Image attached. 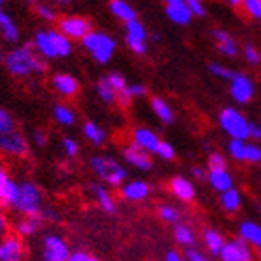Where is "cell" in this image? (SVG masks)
I'll return each instance as SVG.
<instances>
[{"label":"cell","instance_id":"6da1fadb","mask_svg":"<svg viewBox=\"0 0 261 261\" xmlns=\"http://www.w3.org/2000/svg\"><path fill=\"white\" fill-rule=\"evenodd\" d=\"M4 65L8 73L13 76H32V75H43L47 65L43 62V56H39L36 49L30 47H15L10 53L4 55Z\"/></svg>","mask_w":261,"mask_h":261},{"label":"cell","instance_id":"7a4b0ae2","mask_svg":"<svg viewBox=\"0 0 261 261\" xmlns=\"http://www.w3.org/2000/svg\"><path fill=\"white\" fill-rule=\"evenodd\" d=\"M81 43L99 64H109L116 53V39L109 34L99 32V30H90L81 39Z\"/></svg>","mask_w":261,"mask_h":261},{"label":"cell","instance_id":"3957f363","mask_svg":"<svg viewBox=\"0 0 261 261\" xmlns=\"http://www.w3.org/2000/svg\"><path fill=\"white\" fill-rule=\"evenodd\" d=\"M19 215L30 217V215H41L43 211V192L34 181H21V192L13 205Z\"/></svg>","mask_w":261,"mask_h":261},{"label":"cell","instance_id":"277c9868","mask_svg":"<svg viewBox=\"0 0 261 261\" xmlns=\"http://www.w3.org/2000/svg\"><path fill=\"white\" fill-rule=\"evenodd\" d=\"M90 166H92V170L95 172L99 179L105 181L110 187H121L123 181L127 179V170L118 161L110 157L95 155V157L90 159Z\"/></svg>","mask_w":261,"mask_h":261},{"label":"cell","instance_id":"5b68a950","mask_svg":"<svg viewBox=\"0 0 261 261\" xmlns=\"http://www.w3.org/2000/svg\"><path fill=\"white\" fill-rule=\"evenodd\" d=\"M218 123L229 138H239V140L250 138V121L237 109H229V107L222 109V112L218 114Z\"/></svg>","mask_w":261,"mask_h":261},{"label":"cell","instance_id":"8992f818","mask_svg":"<svg viewBox=\"0 0 261 261\" xmlns=\"http://www.w3.org/2000/svg\"><path fill=\"white\" fill-rule=\"evenodd\" d=\"M0 153L13 159H22L28 155V140L21 130L10 129L0 133Z\"/></svg>","mask_w":261,"mask_h":261},{"label":"cell","instance_id":"52a82bcc","mask_svg":"<svg viewBox=\"0 0 261 261\" xmlns=\"http://www.w3.org/2000/svg\"><path fill=\"white\" fill-rule=\"evenodd\" d=\"M147 30L138 19L125 22V43L135 55H146L147 53Z\"/></svg>","mask_w":261,"mask_h":261},{"label":"cell","instance_id":"ba28073f","mask_svg":"<svg viewBox=\"0 0 261 261\" xmlns=\"http://www.w3.org/2000/svg\"><path fill=\"white\" fill-rule=\"evenodd\" d=\"M69 246L60 235H45L41 246V257L45 261H69Z\"/></svg>","mask_w":261,"mask_h":261},{"label":"cell","instance_id":"9c48e42d","mask_svg":"<svg viewBox=\"0 0 261 261\" xmlns=\"http://www.w3.org/2000/svg\"><path fill=\"white\" fill-rule=\"evenodd\" d=\"M229 93L233 101H237L239 105H246L254 97V82L248 75L235 71L233 79L229 81Z\"/></svg>","mask_w":261,"mask_h":261},{"label":"cell","instance_id":"30bf717a","mask_svg":"<svg viewBox=\"0 0 261 261\" xmlns=\"http://www.w3.org/2000/svg\"><path fill=\"white\" fill-rule=\"evenodd\" d=\"M58 28H60L67 38L79 39V41H81V39L92 30V24H90V21H88L86 17L67 15V17H62L60 21H58Z\"/></svg>","mask_w":261,"mask_h":261},{"label":"cell","instance_id":"8fae6325","mask_svg":"<svg viewBox=\"0 0 261 261\" xmlns=\"http://www.w3.org/2000/svg\"><path fill=\"white\" fill-rule=\"evenodd\" d=\"M220 259L222 261H250L252 259V248L243 237L239 239L226 241L220 252Z\"/></svg>","mask_w":261,"mask_h":261},{"label":"cell","instance_id":"7c38bea8","mask_svg":"<svg viewBox=\"0 0 261 261\" xmlns=\"http://www.w3.org/2000/svg\"><path fill=\"white\" fill-rule=\"evenodd\" d=\"M24 252L27 250L19 235H6L0 241V261H21Z\"/></svg>","mask_w":261,"mask_h":261},{"label":"cell","instance_id":"4fadbf2b","mask_svg":"<svg viewBox=\"0 0 261 261\" xmlns=\"http://www.w3.org/2000/svg\"><path fill=\"white\" fill-rule=\"evenodd\" d=\"M166 15L175 24L187 27V24H191L194 13L191 11L187 0H166Z\"/></svg>","mask_w":261,"mask_h":261},{"label":"cell","instance_id":"5bb4252c","mask_svg":"<svg viewBox=\"0 0 261 261\" xmlns=\"http://www.w3.org/2000/svg\"><path fill=\"white\" fill-rule=\"evenodd\" d=\"M50 86L55 90L58 95L62 97H75L76 93H79V81H76L75 76L69 75V73H56L53 75L50 79Z\"/></svg>","mask_w":261,"mask_h":261},{"label":"cell","instance_id":"9a60e30c","mask_svg":"<svg viewBox=\"0 0 261 261\" xmlns=\"http://www.w3.org/2000/svg\"><path fill=\"white\" fill-rule=\"evenodd\" d=\"M34 49H36V53H38L39 56H43L47 60L60 58L55 39L50 36V30H38V32H36V36H34Z\"/></svg>","mask_w":261,"mask_h":261},{"label":"cell","instance_id":"2e32d148","mask_svg":"<svg viewBox=\"0 0 261 261\" xmlns=\"http://www.w3.org/2000/svg\"><path fill=\"white\" fill-rule=\"evenodd\" d=\"M123 159H125L127 164H130V166H135L138 170H144V172L153 168V161L149 157V153L146 149L138 147L136 144H130V146L123 147Z\"/></svg>","mask_w":261,"mask_h":261},{"label":"cell","instance_id":"e0dca14e","mask_svg":"<svg viewBox=\"0 0 261 261\" xmlns=\"http://www.w3.org/2000/svg\"><path fill=\"white\" fill-rule=\"evenodd\" d=\"M133 144H136L138 147L146 149L147 153H157V147L161 144V138L157 136V133H153L147 127H138L133 133Z\"/></svg>","mask_w":261,"mask_h":261},{"label":"cell","instance_id":"ac0fdd59","mask_svg":"<svg viewBox=\"0 0 261 261\" xmlns=\"http://www.w3.org/2000/svg\"><path fill=\"white\" fill-rule=\"evenodd\" d=\"M151 189L147 185L146 181L142 179H135L130 181V183H125V185L121 187V198L127 201H142L146 200L147 196H149Z\"/></svg>","mask_w":261,"mask_h":261},{"label":"cell","instance_id":"d6986e66","mask_svg":"<svg viewBox=\"0 0 261 261\" xmlns=\"http://www.w3.org/2000/svg\"><path fill=\"white\" fill-rule=\"evenodd\" d=\"M170 192L181 201H192L196 198L194 185L183 175H175L174 179L170 181Z\"/></svg>","mask_w":261,"mask_h":261},{"label":"cell","instance_id":"ffe728a7","mask_svg":"<svg viewBox=\"0 0 261 261\" xmlns=\"http://www.w3.org/2000/svg\"><path fill=\"white\" fill-rule=\"evenodd\" d=\"M45 224L41 215H30V217H22L21 220L15 222V233L19 237H32L41 229V226Z\"/></svg>","mask_w":261,"mask_h":261},{"label":"cell","instance_id":"44dd1931","mask_svg":"<svg viewBox=\"0 0 261 261\" xmlns=\"http://www.w3.org/2000/svg\"><path fill=\"white\" fill-rule=\"evenodd\" d=\"M207 181H209V185L218 192H224L233 187V177H231V174H229L226 168L209 170V172H207Z\"/></svg>","mask_w":261,"mask_h":261},{"label":"cell","instance_id":"7402d4cb","mask_svg":"<svg viewBox=\"0 0 261 261\" xmlns=\"http://www.w3.org/2000/svg\"><path fill=\"white\" fill-rule=\"evenodd\" d=\"M213 36L217 39V49L222 53L224 56H237V41L229 36L226 30H213Z\"/></svg>","mask_w":261,"mask_h":261},{"label":"cell","instance_id":"603a6c76","mask_svg":"<svg viewBox=\"0 0 261 261\" xmlns=\"http://www.w3.org/2000/svg\"><path fill=\"white\" fill-rule=\"evenodd\" d=\"M239 235L254 248H259L261 250V226L252 220H246V222L241 224Z\"/></svg>","mask_w":261,"mask_h":261},{"label":"cell","instance_id":"cb8c5ba5","mask_svg":"<svg viewBox=\"0 0 261 261\" xmlns=\"http://www.w3.org/2000/svg\"><path fill=\"white\" fill-rule=\"evenodd\" d=\"M19 192H21V183L15 181L13 177L6 181L4 189H2V196H0V207H6V209H13L17 198H19Z\"/></svg>","mask_w":261,"mask_h":261},{"label":"cell","instance_id":"d4e9b609","mask_svg":"<svg viewBox=\"0 0 261 261\" xmlns=\"http://www.w3.org/2000/svg\"><path fill=\"white\" fill-rule=\"evenodd\" d=\"M0 32H2L4 41L8 43H15L19 39V28H17L15 21L2 10V6H0Z\"/></svg>","mask_w":261,"mask_h":261},{"label":"cell","instance_id":"484cf974","mask_svg":"<svg viewBox=\"0 0 261 261\" xmlns=\"http://www.w3.org/2000/svg\"><path fill=\"white\" fill-rule=\"evenodd\" d=\"M53 116H55V120L64 127H73L76 123L75 110L65 103H56L55 107H53Z\"/></svg>","mask_w":261,"mask_h":261},{"label":"cell","instance_id":"4316f807","mask_svg":"<svg viewBox=\"0 0 261 261\" xmlns=\"http://www.w3.org/2000/svg\"><path fill=\"white\" fill-rule=\"evenodd\" d=\"M110 11H112V15L118 17L123 22H129L133 19H136L135 8L127 0H110Z\"/></svg>","mask_w":261,"mask_h":261},{"label":"cell","instance_id":"83f0119b","mask_svg":"<svg viewBox=\"0 0 261 261\" xmlns=\"http://www.w3.org/2000/svg\"><path fill=\"white\" fill-rule=\"evenodd\" d=\"M82 133L88 138V142H92L93 146H103L107 142V130L103 127H99L95 121H86L82 125Z\"/></svg>","mask_w":261,"mask_h":261},{"label":"cell","instance_id":"f1b7e54d","mask_svg":"<svg viewBox=\"0 0 261 261\" xmlns=\"http://www.w3.org/2000/svg\"><path fill=\"white\" fill-rule=\"evenodd\" d=\"M151 110L155 112V116L163 121L164 125L174 123V110L170 109V105L166 103L163 97H153L151 99Z\"/></svg>","mask_w":261,"mask_h":261},{"label":"cell","instance_id":"f546056e","mask_svg":"<svg viewBox=\"0 0 261 261\" xmlns=\"http://www.w3.org/2000/svg\"><path fill=\"white\" fill-rule=\"evenodd\" d=\"M92 192H93V198L95 201L99 203V207L107 213H114L116 211V203H114V198L110 194L103 185H93L92 187Z\"/></svg>","mask_w":261,"mask_h":261},{"label":"cell","instance_id":"4dcf8cb0","mask_svg":"<svg viewBox=\"0 0 261 261\" xmlns=\"http://www.w3.org/2000/svg\"><path fill=\"white\" fill-rule=\"evenodd\" d=\"M95 92H97L99 99L107 105H112L118 101V92H116V88L110 84L109 76H103V79H99L97 86H95Z\"/></svg>","mask_w":261,"mask_h":261},{"label":"cell","instance_id":"1f68e13d","mask_svg":"<svg viewBox=\"0 0 261 261\" xmlns=\"http://www.w3.org/2000/svg\"><path fill=\"white\" fill-rule=\"evenodd\" d=\"M220 203H222L224 211L235 213L241 209V192L235 191L233 187L228 189V191L220 192Z\"/></svg>","mask_w":261,"mask_h":261},{"label":"cell","instance_id":"d6a6232c","mask_svg":"<svg viewBox=\"0 0 261 261\" xmlns=\"http://www.w3.org/2000/svg\"><path fill=\"white\" fill-rule=\"evenodd\" d=\"M174 239L177 245L181 246H194L196 245V235L194 231H192L189 226H185V224H181L177 222L175 224V228H174Z\"/></svg>","mask_w":261,"mask_h":261},{"label":"cell","instance_id":"836d02e7","mask_svg":"<svg viewBox=\"0 0 261 261\" xmlns=\"http://www.w3.org/2000/svg\"><path fill=\"white\" fill-rule=\"evenodd\" d=\"M203 243H205L209 254H213V256H220L222 246L226 241H224V237L218 233V231H215V229H207L205 233H203Z\"/></svg>","mask_w":261,"mask_h":261},{"label":"cell","instance_id":"e575fe53","mask_svg":"<svg viewBox=\"0 0 261 261\" xmlns=\"http://www.w3.org/2000/svg\"><path fill=\"white\" fill-rule=\"evenodd\" d=\"M159 217H161V220H164V222L168 224H177L181 220V213L179 209H175L174 205H161L159 207Z\"/></svg>","mask_w":261,"mask_h":261},{"label":"cell","instance_id":"d590c367","mask_svg":"<svg viewBox=\"0 0 261 261\" xmlns=\"http://www.w3.org/2000/svg\"><path fill=\"white\" fill-rule=\"evenodd\" d=\"M62 149H64V153L67 155V157L73 159V157H76V155H79V151H81V146H79V142H76L75 138L65 136V138H62Z\"/></svg>","mask_w":261,"mask_h":261},{"label":"cell","instance_id":"8d00e7d4","mask_svg":"<svg viewBox=\"0 0 261 261\" xmlns=\"http://www.w3.org/2000/svg\"><path fill=\"white\" fill-rule=\"evenodd\" d=\"M36 13L47 22L56 21V11H55V8L49 4H41V2H38V4H36Z\"/></svg>","mask_w":261,"mask_h":261},{"label":"cell","instance_id":"74e56055","mask_svg":"<svg viewBox=\"0 0 261 261\" xmlns=\"http://www.w3.org/2000/svg\"><path fill=\"white\" fill-rule=\"evenodd\" d=\"M209 71H211L217 79H224V81H231L235 75L233 69H228V67H224V65H220V64H209Z\"/></svg>","mask_w":261,"mask_h":261},{"label":"cell","instance_id":"f35d334b","mask_svg":"<svg viewBox=\"0 0 261 261\" xmlns=\"http://www.w3.org/2000/svg\"><path fill=\"white\" fill-rule=\"evenodd\" d=\"M157 155L163 159V161H174V159H175V149H174V146H172L170 142L161 140V144H159V147H157Z\"/></svg>","mask_w":261,"mask_h":261},{"label":"cell","instance_id":"ab89813d","mask_svg":"<svg viewBox=\"0 0 261 261\" xmlns=\"http://www.w3.org/2000/svg\"><path fill=\"white\" fill-rule=\"evenodd\" d=\"M245 161L246 163H261V147L256 144H248L245 147Z\"/></svg>","mask_w":261,"mask_h":261},{"label":"cell","instance_id":"60d3db41","mask_svg":"<svg viewBox=\"0 0 261 261\" xmlns=\"http://www.w3.org/2000/svg\"><path fill=\"white\" fill-rule=\"evenodd\" d=\"M207 166H209V170H220V168H228V163H226L224 155L213 151L209 155V159H207Z\"/></svg>","mask_w":261,"mask_h":261},{"label":"cell","instance_id":"b9f144b4","mask_svg":"<svg viewBox=\"0 0 261 261\" xmlns=\"http://www.w3.org/2000/svg\"><path fill=\"white\" fill-rule=\"evenodd\" d=\"M107 76H109L110 84L116 88V92H118V93L129 86V84H127V79L121 75V73H118V71H112V73H110V75H107Z\"/></svg>","mask_w":261,"mask_h":261},{"label":"cell","instance_id":"7bdbcfd3","mask_svg":"<svg viewBox=\"0 0 261 261\" xmlns=\"http://www.w3.org/2000/svg\"><path fill=\"white\" fill-rule=\"evenodd\" d=\"M10 129H15V121H13V118H11L8 110L0 107V133H6Z\"/></svg>","mask_w":261,"mask_h":261},{"label":"cell","instance_id":"ee69618b","mask_svg":"<svg viewBox=\"0 0 261 261\" xmlns=\"http://www.w3.org/2000/svg\"><path fill=\"white\" fill-rule=\"evenodd\" d=\"M245 10L248 15H252L254 19L261 21V0H245Z\"/></svg>","mask_w":261,"mask_h":261},{"label":"cell","instance_id":"f6af8a7d","mask_svg":"<svg viewBox=\"0 0 261 261\" xmlns=\"http://www.w3.org/2000/svg\"><path fill=\"white\" fill-rule=\"evenodd\" d=\"M245 58H246V62H248V64H252V65H256V64H259V62H261L259 50H257L254 45H246V47H245Z\"/></svg>","mask_w":261,"mask_h":261},{"label":"cell","instance_id":"bcb514c9","mask_svg":"<svg viewBox=\"0 0 261 261\" xmlns=\"http://www.w3.org/2000/svg\"><path fill=\"white\" fill-rule=\"evenodd\" d=\"M187 4L194 13V17H205V6H203L201 0H187Z\"/></svg>","mask_w":261,"mask_h":261},{"label":"cell","instance_id":"7dc6e473","mask_svg":"<svg viewBox=\"0 0 261 261\" xmlns=\"http://www.w3.org/2000/svg\"><path fill=\"white\" fill-rule=\"evenodd\" d=\"M30 138H32V144H36L38 147H45L47 146V142H49V138H47V133H43V130L36 129L30 135Z\"/></svg>","mask_w":261,"mask_h":261},{"label":"cell","instance_id":"c3c4849f","mask_svg":"<svg viewBox=\"0 0 261 261\" xmlns=\"http://www.w3.org/2000/svg\"><path fill=\"white\" fill-rule=\"evenodd\" d=\"M185 259H189V261H205L207 257L203 256V252H200L198 248H194V246H187Z\"/></svg>","mask_w":261,"mask_h":261},{"label":"cell","instance_id":"681fc988","mask_svg":"<svg viewBox=\"0 0 261 261\" xmlns=\"http://www.w3.org/2000/svg\"><path fill=\"white\" fill-rule=\"evenodd\" d=\"M97 257H93L90 252L86 250H75L69 254V261H95Z\"/></svg>","mask_w":261,"mask_h":261},{"label":"cell","instance_id":"f907efd6","mask_svg":"<svg viewBox=\"0 0 261 261\" xmlns=\"http://www.w3.org/2000/svg\"><path fill=\"white\" fill-rule=\"evenodd\" d=\"M127 90H129V93L133 95V99L144 97V95L147 93V88L144 86V84H138V82H136V84H129V86H127Z\"/></svg>","mask_w":261,"mask_h":261},{"label":"cell","instance_id":"816d5d0a","mask_svg":"<svg viewBox=\"0 0 261 261\" xmlns=\"http://www.w3.org/2000/svg\"><path fill=\"white\" fill-rule=\"evenodd\" d=\"M41 217H43L45 222H58V220H60V215H58L55 209H50V207H43Z\"/></svg>","mask_w":261,"mask_h":261},{"label":"cell","instance_id":"f5cc1de1","mask_svg":"<svg viewBox=\"0 0 261 261\" xmlns=\"http://www.w3.org/2000/svg\"><path fill=\"white\" fill-rule=\"evenodd\" d=\"M8 229H10V222H8V218H6L4 213L0 211V241L8 235Z\"/></svg>","mask_w":261,"mask_h":261},{"label":"cell","instance_id":"db71d44e","mask_svg":"<svg viewBox=\"0 0 261 261\" xmlns=\"http://www.w3.org/2000/svg\"><path fill=\"white\" fill-rule=\"evenodd\" d=\"M164 259H166V261H181V259H183V254L172 248V250H168L166 254H164Z\"/></svg>","mask_w":261,"mask_h":261},{"label":"cell","instance_id":"11a10c76","mask_svg":"<svg viewBox=\"0 0 261 261\" xmlns=\"http://www.w3.org/2000/svg\"><path fill=\"white\" fill-rule=\"evenodd\" d=\"M10 179V175H8V170L4 168V164H0V196H2V189H4L6 181Z\"/></svg>","mask_w":261,"mask_h":261},{"label":"cell","instance_id":"9f6ffc18","mask_svg":"<svg viewBox=\"0 0 261 261\" xmlns=\"http://www.w3.org/2000/svg\"><path fill=\"white\" fill-rule=\"evenodd\" d=\"M192 175H194V179H207V174H205V170L200 168V166H192Z\"/></svg>","mask_w":261,"mask_h":261},{"label":"cell","instance_id":"6f0895ef","mask_svg":"<svg viewBox=\"0 0 261 261\" xmlns=\"http://www.w3.org/2000/svg\"><path fill=\"white\" fill-rule=\"evenodd\" d=\"M250 138L261 140V127L256 125V123H250Z\"/></svg>","mask_w":261,"mask_h":261},{"label":"cell","instance_id":"680465c9","mask_svg":"<svg viewBox=\"0 0 261 261\" xmlns=\"http://www.w3.org/2000/svg\"><path fill=\"white\" fill-rule=\"evenodd\" d=\"M50 2L56 6H69V4H73L75 0H50Z\"/></svg>","mask_w":261,"mask_h":261},{"label":"cell","instance_id":"91938a15","mask_svg":"<svg viewBox=\"0 0 261 261\" xmlns=\"http://www.w3.org/2000/svg\"><path fill=\"white\" fill-rule=\"evenodd\" d=\"M228 4H231V6H243L245 4V0H226Z\"/></svg>","mask_w":261,"mask_h":261},{"label":"cell","instance_id":"94428289","mask_svg":"<svg viewBox=\"0 0 261 261\" xmlns=\"http://www.w3.org/2000/svg\"><path fill=\"white\" fill-rule=\"evenodd\" d=\"M24 2H28V4H32V6H36L39 2V0H24Z\"/></svg>","mask_w":261,"mask_h":261},{"label":"cell","instance_id":"6125c7cd","mask_svg":"<svg viewBox=\"0 0 261 261\" xmlns=\"http://www.w3.org/2000/svg\"><path fill=\"white\" fill-rule=\"evenodd\" d=\"M2 4H4V0H0V6H2Z\"/></svg>","mask_w":261,"mask_h":261}]
</instances>
